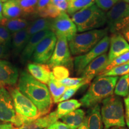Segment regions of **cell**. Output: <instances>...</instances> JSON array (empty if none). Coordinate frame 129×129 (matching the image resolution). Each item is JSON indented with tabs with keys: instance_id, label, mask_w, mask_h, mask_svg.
I'll return each instance as SVG.
<instances>
[{
	"instance_id": "cell-1",
	"label": "cell",
	"mask_w": 129,
	"mask_h": 129,
	"mask_svg": "<svg viewBox=\"0 0 129 129\" xmlns=\"http://www.w3.org/2000/svg\"><path fill=\"white\" fill-rule=\"evenodd\" d=\"M17 88L35 105L41 117L49 114L53 102L46 84L36 80L29 73L24 71L21 72L19 77Z\"/></svg>"
},
{
	"instance_id": "cell-2",
	"label": "cell",
	"mask_w": 129,
	"mask_h": 129,
	"mask_svg": "<svg viewBox=\"0 0 129 129\" xmlns=\"http://www.w3.org/2000/svg\"><path fill=\"white\" fill-rule=\"evenodd\" d=\"M118 79V77H96L85 94L80 99L81 106L90 108L99 104L106 98L112 96L114 93V89Z\"/></svg>"
},
{
	"instance_id": "cell-3",
	"label": "cell",
	"mask_w": 129,
	"mask_h": 129,
	"mask_svg": "<svg viewBox=\"0 0 129 129\" xmlns=\"http://www.w3.org/2000/svg\"><path fill=\"white\" fill-rule=\"evenodd\" d=\"M102 103L101 115L104 129L125 127L124 110L120 96L112 95L105 99Z\"/></svg>"
},
{
	"instance_id": "cell-4",
	"label": "cell",
	"mask_w": 129,
	"mask_h": 129,
	"mask_svg": "<svg viewBox=\"0 0 129 129\" xmlns=\"http://www.w3.org/2000/svg\"><path fill=\"white\" fill-rule=\"evenodd\" d=\"M71 19L78 32L98 29L106 23V13L96 4L75 13Z\"/></svg>"
},
{
	"instance_id": "cell-5",
	"label": "cell",
	"mask_w": 129,
	"mask_h": 129,
	"mask_svg": "<svg viewBox=\"0 0 129 129\" xmlns=\"http://www.w3.org/2000/svg\"><path fill=\"white\" fill-rule=\"evenodd\" d=\"M108 31V28L98 29L76 34L69 43L71 54L79 56L88 52L107 35Z\"/></svg>"
},
{
	"instance_id": "cell-6",
	"label": "cell",
	"mask_w": 129,
	"mask_h": 129,
	"mask_svg": "<svg viewBox=\"0 0 129 129\" xmlns=\"http://www.w3.org/2000/svg\"><path fill=\"white\" fill-rule=\"evenodd\" d=\"M106 25L111 33H120L129 25V4L121 0L106 13Z\"/></svg>"
},
{
	"instance_id": "cell-7",
	"label": "cell",
	"mask_w": 129,
	"mask_h": 129,
	"mask_svg": "<svg viewBox=\"0 0 129 129\" xmlns=\"http://www.w3.org/2000/svg\"><path fill=\"white\" fill-rule=\"evenodd\" d=\"M8 88L13 101L16 114L23 119V124L29 120H35L41 117L35 105L18 88L11 87Z\"/></svg>"
},
{
	"instance_id": "cell-8",
	"label": "cell",
	"mask_w": 129,
	"mask_h": 129,
	"mask_svg": "<svg viewBox=\"0 0 129 129\" xmlns=\"http://www.w3.org/2000/svg\"><path fill=\"white\" fill-rule=\"evenodd\" d=\"M110 44V37L106 35L88 52L78 56L74 59V70L78 75L81 74L87 66L104 53L107 52Z\"/></svg>"
},
{
	"instance_id": "cell-9",
	"label": "cell",
	"mask_w": 129,
	"mask_h": 129,
	"mask_svg": "<svg viewBox=\"0 0 129 129\" xmlns=\"http://www.w3.org/2000/svg\"><path fill=\"white\" fill-rule=\"evenodd\" d=\"M51 30L57 38H66L68 41H71L77 32L76 26L67 13H62L52 21Z\"/></svg>"
},
{
	"instance_id": "cell-10",
	"label": "cell",
	"mask_w": 129,
	"mask_h": 129,
	"mask_svg": "<svg viewBox=\"0 0 129 129\" xmlns=\"http://www.w3.org/2000/svg\"><path fill=\"white\" fill-rule=\"evenodd\" d=\"M57 37L52 32L39 43L32 56V60L36 63H47L53 55L57 42Z\"/></svg>"
},
{
	"instance_id": "cell-11",
	"label": "cell",
	"mask_w": 129,
	"mask_h": 129,
	"mask_svg": "<svg viewBox=\"0 0 129 129\" xmlns=\"http://www.w3.org/2000/svg\"><path fill=\"white\" fill-rule=\"evenodd\" d=\"M71 51L66 38H57L53 55L47 63L50 68L57 66L67 67L71 62Z\"/></svg>"
},
{
	"instance_id": "cell-12",
	"label": "cell",
	"mask_w": 129,
	"mask_h": 129,
	"mask_svg": "<svg viewBox=\"0 0 129 129\" xmlns=\"http://www.w3.org/2000/svg\"><path fill=\"white\" fill-rule=\"evenodd\" d=\"M17 115L12 97L9 91L4 87H0V121L15 123Z\"/></svg>"
},
{
	"instance_id": "cell-13",
	"label": "cell",
	"mask_w": 129,
	"mask_h": 129,
	"mask_svg": "<svg viewBox=\"0 0 129 129\" xmlns=\"http://www.w3.org/2000/svg\"><path fill=\"white\" fill-rule=\"evenodd\" d=\"M18 69L12 63L0 59V87L9 88L16 84Z\"/></svg>"
},
{
	"instance_id": "cell-14",
	"label": "cell",
	"mask_w": 129,
	"mask_h": 129,
	"mask_svg": "<svg viewBox=\"0 0 129 129\" xmlns=\"http://www.w3.org/2000/svg\"><path fill=\"white\" fill-rule=\"evenodd\" d=\"M110 49L108 54V62L106 67L115 58L129 51V43L121 33L112 34L110 37Z\"/></svg>"
},
{
	"instance_id": "cell-15",
	"label": "cell",
	"mask_w": 129,
	"mask_h": 129,
	"mask_svg": "<svg viewBox=\"0 0 129 129\" xmlns=\"http://www.w3.org/2000/svg\"><path fill=\"white\" fill-rule=\"evenodd\" d=\"M108 54L106 53L99 56L92 62H91L84 69L81 75L84 78L87 84H89L91 81L96 75H99L104 71L108 62Z\"/></svg>"
},
{
	"instance_id": "cell-16",
	"label": "cell",
	"mask_w": 129,
	"mask_h": 129,
	"mask_svg": "<svg viewBox=\"0 0 129 129\" xmlns=\"http://www.w3.org/2000/svg\"><path fill=\"white\" fill-rule=\"evenodd\" d=\"M52 32L51 30H46L37 33L30 37L26 45L25 48L21 53L20 61L22 63H25L29 60L33 55L37 46L42 40Z\"/></svg>"
},
{
	"instance_id": "cell-17",
	"label": "cell",
	"mask_w": 129,
	"mask_h": 129,
	"mask_svg": "<svg viewBox=\"0 0 129 129\" xmlns=\"http://www.w3.org/2000/svg\"><path fill=\"white\" fill-rule=\"evenodd\" d=\"M58 120L59 118L55 111L35 120L26 121L22 126L19 127V129H46Z\"/></svg>"
},
{
	"instance_id": "cell-18",
	"label": "cell",
	"mask_w": 129,
	"mask_h": 129,
	"mask_svg": "<svg viewBox=\"0 0 129 129\" xmlns=\"http://www.w3.org/2000/svg\"><path fill=\"white\" fill-rule=\"evenodd\" d=\"M27 69L30 75L39 81L47 84L52 72L48 64L30 63L27 66Z\"/></svg>"
},
{
	"instance_id": "cell-19",
	"label": "cell",
	"mask_w": 129,
	"mask_h": 129,
	"mask_svg": "<svg viewBox=\"0 0 129 129\" xmlns=\"http://www.w3.org/2000/svg\"><path fill=\"white\" fill-rule=\"evenodd\" d=\"M88 129H104V123L101 115L99 104L90 108L85 116Z\"/></svg>"
},
{
	"instance_id": "cell-20",
	"label": "cell",
	"mask_w": 129,
	"mask_h": 129,
	"mask_svg": "<svg viewBox=\"0 0 129 129\" xmlns=\"http://www.w3.org/2000/svg\"><path fill=\"white\" fill-rule=\"evenodd\" d=\"M85 118V112L81 109H77L61 118L62 122L71 129H77Z\"/></svg>"
},
{
	"instance_id": "cell-21",
	"label": "cell",
	"mask_w": 129,
	"mask_h": 129,
	"mask_svg": "<svg viewBox=\"0 0 129 129\" xmlns=\"http://www.w3.org/2000/svg\"><path fill=\"white\" fill-rule=\"evenodd\" d=\"M28 40L29 37L26 29L12 34L11 47H12L14 54L17 55L22 53L28 42Z\"/></svg>"
},
{
	"instance_id": "cell-22",
	"label": "cell",
	"mask_w": 129,
	"mask_h": 129,
	"mask_svg": "<svg viewBox=\"0 0 129 129\" xmlns=\"http://www.w3.org/2000/svg\"><path fill=\"white\" fill-rule=\"evenodd\" d=\"M0 24L4 26L11 34L25 29L29 25L26 19L19 17L11 19H3V20L0 22Z\"/></svg>"
},
{
	"instance_id": "cell-23",
	"label": "cell",
	"mask_w": 129,
	"mask_h": 129,
	"mask_svg": "<svg viewBox=\"0 0 129 129\" xmlns=\"http://www.w3.org/2000/svg\"><path fill=\"white\" fill-rule=\"evenodd\" d=\"M48 85L53 102L54 103H59V100L64 94L67 87L59 83V81L56 80L52 73Z\"/></svg>"
},
{
	"instance_id": "cell-24",
	"label": "cell",
	"mask_w": 129,
	"mask_h": 129,
	"mask_svg": "<svg viewBox=\"0 0 129 129\" xmlns=\"http://www.w3.org/2000/svg\"><path fill=\"white\" fill-rule=\"evenodd\" d=\"M52 21L46 18H39L29 25L26 28L29 40L32 35L46 30H51Z\"/></svg>"
},
{
	"instance_id": "cell-25",
	"label": "cell",
	"mask_w": 129,
	"mask_h": 129,
	"mask_svg": "<svg viewBox=\"0 0 129 129\" xmlns=\"http://www.w3.org/2000/svg\"><path fill=\"white\" fill-rule=\"evenodd\" d=\"M22 12L16 0H9L3 4V15L5 19L18 18Z\"/></svg>"
},
{
	"instance_id": "cell-26",
	"label": "cell",
	"mask_w": 129,
	"mask_h": 129,
	"mask_svg": "<svg viewBox=\"0 0 129 129\" xmlns=\"http://www.w3.org/2000/svg\"><path fill=\"white\" fill-rule=\"evenodd\" d=\"M81 106L80 101L76 99H71L59 102L57 105L56 113L59 119L64 117L72 111L76 110Z\"/></svg>"
},
{
	"instance_id": "cell-27",
	"label": "cell",
	"mask_w": 129,
	"mask_h": 129,
	"mask_svg": "<svg viewBox=\"0 0 129 129\" xmlns=\"http://www.w3.org/2000/svg\"><path fill=\"white\" fill-rule=\"evenodd\" d=\"M114 93L116 96L126 97L129 94V73L121 76L116 84Z\"/></svg>"
},
{
	"instance_id": "cell-28",
	"label": "cell",
	"mask_w": 129,
	"mask_h": 129,
	"mask_svg": "<svg viewBox=\"0 0 129 129\" xmlns=\"http://www.w3.org/2000/svg\"><path fill=\"white\" fill-rule=\"evenodd\" d=\"M95 0H72L69 2L67 12L70 15L94 4Z\"/></svg>"
},
{
	"instance_id": "cell-29",
	"label": "cell",
	"mask_w": 129,
	"mask_h": 129,
	"mask_svg": "<svg viewBox=\"0 0 129 129\" xmlns=\"http://www.w3.org/2000/svg\"><path fill=\"white\" fill-rule=\"evenodd\" d=\"M22 10V14L29 15L36 13L38 0H16Z\"/></svg>"
},
{
	"instance_id": "cell-30",
	"label": "cell",
	"mask_w": 129,
	"mask_h": 129,
	"mask_svg": "<svg viewBox=\"0 0 129 129\" xmlns=\"http://www.w3.org/2000/svg\"><path fill=\"white\" fill-rule=\"evenodd\" d=\"M129 73V62L117 66L112 68L104 72L99 76H108V77H118L122 76Z\"/></svg>"
},
{
	"instance_id": "cell-31",
	"label": "cell",
	"mask_w": 129,
	"mask_h": 129,
	"mask_svg": "<svg viewBox=\"0 0 129 129\" xmlns=\"http://www.w3.org/2000/svg\"><path fill=\"white\" fill-rule=\"evenodd\" d=\"M0 44L10 48L12 47V35L4 26L0 25Z\"/></svg>"
},
{
	"instance_id": "cell-32",
	"label": "cell",
	"mask_w": 129,
	"mask_h": 129,
	"mask_svg": "<svg viewBox=\"0 0 129 129\" xmlns=\"http://www.w3.org/2000/svg\"><path fill=\"white\" fill-rule=\"evenodd\" d=\"M52 74L56 80L60 81L69 76V71L64 66H57L52 68Z\"/></svg>"
},
{
	"instance_id": "cell-33",
	"label": "cell",
	"mask_w": 129,
	"mask_h": 129,
	"mask_svg": "<svg viewBox=\"0 0 129 129\" xmlns=\"http://www.w3.org/2000/svg\"><path fill=\"white\" fill-rule=\"evenodd\" d=\"M59 82L67 87H75L81 84L84 85L87 84L86 81L83 77H79V78L78 77L69 78L68 77V78L59 81Z\"/></svg>"
},
{
	"instance_id": "cell-34",
	"label": "cell",
	"mask_w": 129,
	"mask_h": 129,
	"mask_svg": "<svg viewBox=\"0 0 129 129\" xmlns=\"http://www.w3.org/2000/svg\"><path fill=\"white\" fill-rule=\"evenodd\" d=\"M128 62H129V51H128V52L127 53H124V54H122V55H121L120 56H118V57H117V58H115V59H114V60H113L112 62L109 64V65H108L107 67L105 68L104 71L102 74H103L104 72L109 70V69L112 68L117 67V66H118V65H121V64L126 63ZM98 76H99V75H98Z\"/></svg>"
},
{
	"instance_id": "cell-35",
	"label": "cell",
	"mask_w": 129,
	"mask_h": 129,
	"mask_svg": "<svg viewBox=\"0 0 129 129\" xmlns=\"http://www.w3.org/2000/svg\"><path fill=\"white\" fill-rule=\"evenodd\" d=\"M61 13L57 9L55 5L53 4L52 3L48 6V7L44 11L43 13L40 14V16L42 18H50V19H56L57 17Z\"/></svg>"
},
{
	"instance_id": "cell-36",
	"label": "cell",
	"mask_w": 129,
	"mask_h": 129,
	"mask_svg": "<svg viewBox=\"0 0 129 129\" xmlns=\"http://www.w3.org/2000/svg\"><path fill=\"white\" fill-rule=\"evenodd\" d=\"M121 0H95L96 5L104 12L109 11L114 5Z\"/></svg>"
},
{
	"instance_id": "cell-37",
	"label": "cell",
	"mask_w": 129,
	"mask_h": 129,
	"mask_svg": "<svg viewBox=\"0 0 129 129\" xmlns=\"http://www.w3.org/2000/svg\"><path fill=\"white\" fill-rule=\"evenodd\" d=\"M83 85H84L83 84H81L75 87H67V89L66 90V91H64V94H63V96H62V98H60V100H59V102H61L69 100L71 98H72V97L75 94V93H76L82 86H83Z\"/></svg>"
},
{
	"instance_id": "cell-38",
	"label": "cell",
	"mask_w": 129,
	"mask_h": 129,
	"mask_svg": "<svg viewBox=\"0 0 129 129\" xmlns=\"http://www.w3.org/2000/svg\"><path fill=\"white\" fill-rule=\"evenodd\" d=\"M51 4V0H38L37 6L36 13L40 16L47 9Z\"/></svg>"
},
{
	"instance_id": "cell-39",
	"label": "cell",
	"mask_w": 129,
	"mask_h": 129,
	"mask_svg": "<svg viewBox=\"0 0 129 129\" xmlns=\"http://www.w3.org/2000/svg\"><path fill=\"white\" fill-rule=\"evenodd\" d=\"M69 3L68 0V1H62V2L57 3V4H55V6L57 7V9L59 10V12L61 13H66V12L68 10V9L69 7Z\"/></svg>"
},
{
	"instance_id": "cell-40",
	"label": "cell",
	"mask_w": 129,
	"mask_h": 129,
	"mask_svg": "<svg viewBox=\"0 0 129 129\" xmlns=\"http://www.w3.org/2000/svg\"><path fill=\"white\" fill-rule=\"evenodd\" d=\"M0 129H19L12 122L0 121Z\"/></svg>"
},
{
	"instance_id": "cell-41",
	"label": "cell",
	"mask_w": 129,
	"mask_h": 129,
	"mask_svg": "<svg viewBox=\"0 0 129 129\" xmlns=\"http://www.w3.org/2000/svg\"><path fill=\"white\" fill-rule=\"evenodd\" d=\"M10 48L6 47V46H3V44H0V59L6 57L9 53V50Z\"/></svg>"
},
{
	"instance_id": "cell-42",
	"label": "cell",
	"mask_w": 129,
	"mask_h": 129,
	"mask_svg": "<svg viewBox=\"0 0 129 129\" xmlns=\"http://www.w3.org/2000/svg\"><path fill=\"white\" fill-rule=\"evenodd\" d=\"M53 127L55 129H71L65 124L61 121H56L53 124Z\"/></svg>"
},
{
	"instance_id": "cell-43",
	"label": "cell",
	"mask_w": 129,
	"mask_h": 129,
	"mask_svg": "<svg viewBox=\"0 0 129 129\" xmlns=\"http://www.w3.org/2000/svg\"><path fill=\"white\" fill-rule=\"evenodd\" d=\"M124 105L125 109V118L129 120V94L124 99Z\"/></svg>"
},
{
	"instance_id": "cell-44",
	"label": "cell",
	"mask_w": 129,
	"mask_h": 129,
	"mask_svg": "<svg viewBox=\"0 0 129 129\" xmlns=\"http://www.w3.org/2000/svg\"><path fill=\"white\" fill-rule=\"evenodd\" d=\"M121 34L122 36L124 37L125 39L129 43V25H127L123 30H122V31L121 32Z\"/></svg>"
},
{
	"instance_id": "cell-45",
	"label": "cell",
	"mask_w": 129,
	"mask_h": 129,
	"mask_svg": "<svg viewBox=\"0 0 129 129\" xmlns=\"http://www.w3.org/2000/svg\"><path fill=\"white\" fill-rule=\"evenodd\" d=\"M77 129H88L87 128V122H86V119L85 118L84 121L83 122V123L80 125Z\"/></svg>"
},
{
	"instance_id": "cell-46",
	"label": "cell",
	"mask_w": 129,
	"mask_h": 129,
	"mask_svg": "<svg viewBox=\"0 0 129 129\" xmlns=\"http://www.w3.org/2000/svg\"><path fill=\"white\" fill-rule=\"evenodd\" d=\"M3 3L0 1V22L3 20V19H4L3 15Z\"/></svg>"
},
{
	"instance_id": "cell-47",
	"label": "cell",
	"mask_w": 129,
	"mask_h": 129,
	"mask_svg": "<svg viewBox=\"0 0 129 129\" xmlns=\"http://www.w3.org/2000/svg\"><path fill=\"white\" fill-rule=\"evenodd\" d=\"M68 1V0H51V3H52L53 4L55 5L57 3L62 2V1Z\"/></svg>"
},
{
	"instance_id": "cell-48",
	"label": "cell",
	"mask_w": 129,
	"mask_h": 129,
	"mask_svg": "<svg viewBox=\"0 0 129 129\" xmlns=\"http://www.w3.org/2000/svg\"><path fill=\"white\" fill-rule=\"evenodd\" d=\"M125 121H126V124L127 125V126H128V128H129V120L128 118H125Z\"/></svg>"
},
{
	"instance_id": "cell-49",
	"label": "cell",
	"mask_w": 129,
	"mask_h": 129,
	"mask_svg": "<svg viewBox=\"0 0 129 129\" xmlns=\"http://www.w3.org/2000/svg\"><path fill=\"white\" fill-rule=\"evenodd\" d=\"M46 129H55V128H54V127H53V125L52 124V125H50V126L49 127H48V128H46Z\"/></svg>"
},
{
	"instance_id": "cell-50",
	"label": "cell",
	"mask_w": 129,
	"mask_h": 129,
	"mask_svg": "<svg viewBox=\"0 0 129 129\" xmlns=\"http://www.w3.org/2000/svg\"><path fill=\"white\" fill-rule=\"evenodd\" d=\"M0 1H1L2 3H4L7 2V1H9V0H0Z\"/></svg>"
},
{
	"instance_id": "cell-51",
	"label": "cell",
	"mask_w": 129,
	"mask_h": 129,
	"mask_svg": "<svg viewBox=\"0 0 129 129\" xmlns=\"http://www.w3.org/2000/svg\"><path fill=\"white\" fill-rule=\"evenodd\" d=\"M124 1V2H125V3H128V4H129V0H123Z\"/></svg>"
},
{
	"instance_id": "cell-52",
	"label": "cell",
	"mask_w": 129,
	"mask_h": 129,
	"mask_svg": "<svg viewBox=\"0 0 129 129\" xmlns=\"http://www.w3.org/2000/svg\"><path fill=\"white\" fill-rule=\"evenodd\" d=\"M72 1V0H68V1H69V2H71V1Z\"/></svg>"
},
{
	"instance_id": "cell-53",
	"label": "cell",
	"mask_w": 129,
	"mask_h": 129,
	"mask_svg": "<svg viewBox=\"0 0 129 129\" xmlns=\"http://www.w3.org/2000/svg\"><path fill=\"white\" fill-rule=\"evenodd\" d=\"M112 129H118V128H112Z\"/></svg>"
}]
</instances>
